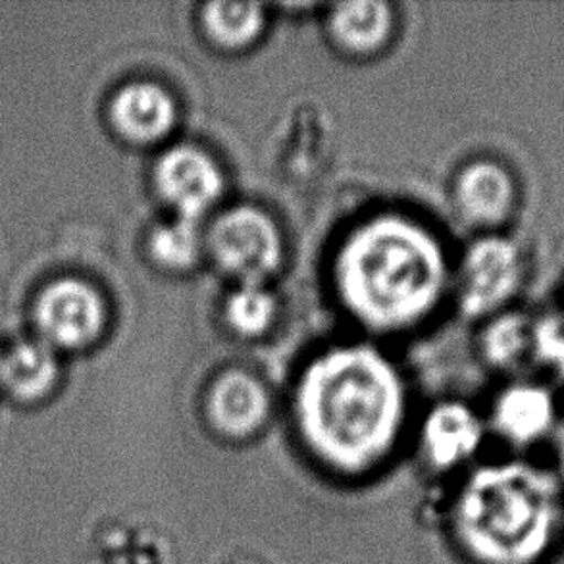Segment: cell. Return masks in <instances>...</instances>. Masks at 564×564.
Segmentation results:
<instances>
[{
  "label": "cell",
  "mask_w": 564,
  "mask_h": 564,
  "mask_svg": "<svg viewBox=\"0 0 564 564\" xmlns=\"http://www.w3.org/2000/svg\"><path fill=\"white\" fill-rule=\"evenodd\" d=\"M308 445L339 470L375 466L393 447L406 411L395 365L370 345H339L303 370L295 395Z\"/></svg>",
  "instance_id": "1"
},
{
  "label": "cell",
  "mask_w": 564,
  "mask_h": 564,
  "mask_svg": "<svg viewBox=\"0 0 564 564\" xmlns=\"http://www.w3.org/2000/svg\"><path fill=\"white\" fill-rule=\"evenodd\" d=\"M449 283L440 239L401 214H378L345 237L334 285L347 313L368 329L401 332L426 321Z\"/></svg>",
  "instance_id": "2"
},
{
  "label": "cell",
  "mask_w": 564,
  "mask_h": 564,
  "mask_svg": "<svg viewBox=\"0 0 564 564\" xmlns=\"http://www.w3.org/2000/svg\"><path fill=\"white\" fill-rule=\"evenodd\" d=\"M455 527L481 564H543L564 538V486L530 460L481 466L458 496Z\"/></svg>",
  "instance_id": "3"
},
{
  "label": "cell",
  "mask_w": 564,
  "mask_h": 564,
  "mask_svg": "<svg viewBox=\"0 0 564 564\" xmlns=\"http://www.w3.org/2000/svg\"><path fill=\"white\" fill-rule=\"evenodd\" d=\"M214 262L239 283H267L283 260L275 221L254 206H234L220 214L205 236Z\"/></svg>",
  "instance_id": "4"
},
{
  "label": "cell",
  "mask_w": 564,
  "mask_h": 564,
  "mask_svg": "<svg viewBox=\"0 0 564 564\" xmlns=\"http://www.w3.org/2000/svg\"><path fill=\"white\" fill-rule=\"evenodd\" d=\"M522 275L519 245L496 234L480 237L468 247L460 267V311L468 318L496 314L517 295Z\"/></svg>",
  "instance_id": "5"
},
{
  "label": "cell",
  "mask_w": 564,
  "mask_h": 564,
  "mask_svg": "<svg viewBox=\"0 0 564 564\" xmlns=\"http://www.w3.org/2000/svg\"><path fill=\"white\" fill-rule=\"evenodd\" d=\"M154 185L176 216L198 221L218 203L224 177L210 154L197 147L176 145L156 161Z\"/></svg>",
  "instance_id": "6"
},
{
  "label": "cell",
  "mask_w": 564,
  "mask_h": 564,
  "mask_svg": "<svg viewBox=\"0 0 564 564\" xmlns=\"http://www.w3.org/2000/svg\"><path fill=\"white\" fill-rule=\"evenodd\" d=\"M35 318L46 344L79 349L99 337L105 326V305L91 285L58 280L39 297Z\"/></svg>",
  "instance_id": "7"
},
{
  "label": "cell",
  "mask_w": 564,
  "mask_h": 564,
  "mask_svg": "<svg viewBox=\"0 0 564 564\" xmlns=\"http://www.w3.org/2000/svg\"><path fill=\"white\" fill-rule=\"evenodd\" d=\"M497 434L512 447L527 449L557 434V401L550 389L532 381H517L497 395L491 411Z\"/></svg>",
  "instance_id": "8"
},
{
  "label": "cell",
  "mask_w": 564,
  "mask_h": 564,
  "mask_svg": "<svg viewBox=\"0 0 564 564\" xmlns=\"http://www.w3.org/2000/svg\"><path fill=\"white\" fill-rule=\"evenodd\" d=\"M455 200L460 214L474 226L497 228L517 208V184L501 164L476 161L458 174Z\"/></svg>",
  "instance_id": "9"
},
{
  "label": "cell",
  "mask_w": 564,
  "mask_h": 564,
  "mask_svg": "<svg viewBox=\"0 0 564 564\" xmlns=\"http://www.w3.org/2000/svg\"><path fill=\"white\" fill-rule=\"evenodd\" d=\"M116 131L133 143H154L174 130L176 100L162 85L133 82L116 93L110 105Z\"/></svg>",
  "instance_id": "10"
},
{
  "label": "cell",
  "mask_w": 564,
  "mask_h": 564,
  "mask_svg": "<svg viewBox=\"0 0 564 564\" xmlns=\"http://www.w3.org/2000/svg\"><path fill=\"white\" fill-rule=\"evenodd\" d=\"M206 412L221 434L243 437L267 420V389L243 370H228L214 380L206 395Z\"/></svg>",
  "instance_id": "11"
},
{
  "label": "cell",
  "mask_w": 564,
  "mask_h": 564,
  "mask_svg": "<svg viewBox=\"0 0 564 564\" xmlns=\"http://www.w3.org/2000/svg\"><path fill=\"white\" fill-rule=\"evenodd\" d=\"M484 442L480 416L465 403L447 401L430 412L422 427V443L430 460L440 468L463 465Z\"/></svg>",
  "instance_id": "12"
},
{
  "label": "cell",
  "mask_w": 564,
  "mask_h": 564,
  "mask_svg": "<svg viewBox=\"0 0 564 564\" xmlns=\"http://www.w3.org/2000/svg\"><path fill=\"white\" fill-rule=\"evenodd\" d=\"M391 8L378 0L344 2L329 12L332 37L351 53L378 51L391 35Z\"/></svg>",
  "instance_id": "13"
},
{
  "label": "cell",
  "mask_w": 564,
  "mask_h": 564,
  "mask_svg": "<svg viewBox=\"0 0 564 564\" xmlns=\"http://www.w3.org/2000/svg\"><path fill=\"white\" fill-rule=\"evenodd\" d=\"M58 365L43 341H25L0 359V381L18 401H37L53 389Z\"/></svg>",
  "instance_id": "14"
},
{
  "label": "cell",
  "mask_w": 564,
  "mask_h": 564,
  "mask_svg": "<svg viewBox=\"0 0 564 564\" xmlns=\"http://www.w3.org/2000/svg\"><path fill=\"white\" fill-rule=\"evenodd\" d=\"M200 22L213 43L221 48H245L251 45L267 25L264 7L259 2H208L203 7Z\"/></svg>",
  "instance_id": "15"
},
{
  "label": "cell",
  "mask_w": 564,
  "mask_h": 564,
  "mask_svg": "<svg viewBox=\"0 0 564 564\" xmlns=\"http://www.w3.org/2000/svg\"><path fill=\"white\" fill-rule=\"evenodd\" d=\"M534 322L517 313L497 314L481 334V355L499 370H511L532 359Z\"/></svg>",
  "instance_id": "16"
},
{
  "label": "cell",
  "mask_w": 564,
  "mask_h": 564,
  "mask_svg": "<svg viewBox=\"0 0 564 564\" xmlns=\"http://www.w3.org/2000/svg\"><path fill=\"white\" fill-rule=\"evenodd\" d=\"M205 247L197 220L180 218L161 224L149 237V252L156 264L169 270H185L197 262Z\"/></svg>",
  "instance_id": "17"
},
{
  "label": "cell",
  "mask_w": 564,
  "mask_h": 564,
  "mask_svg": "<svg viewBox=\"0 0 564 564\" xmlns=\"http://www.w3.org/2000/svg\"><path fill=\"white\" fill-rule=\"evenodd\" d=\"M275 313L278 303L267 283H239V288L231 291L224 308L229 328L247 337L264 334L272 326Z\"/></svg>",
  "instance_id": "18"
},
{
  "label": "cell",
  "mask_w": 564,
  "mask_h": 564,
  "mask_svg": "<svg viewBox=\"0 0 564 564\" xmlns=\"http://www.w3.org/2000/svg\"><path fill=\"white\" fill-rule=\"evenodd\" d=\"M532 359L564 383V318L545 316L534 322Z\"/></svg>",
  "instance_id": "19"
},
{
  "label": "cell",
  "mask_w": 564,
  "mask_h": 564,
  "mask_svg": "<svg viewBox=\"0 0 564 564\" xmlns=\"http://www.w3.org/2000/svg\"><path fill=\"white\" fill-rule=\"evenodd\" d=\"M555 447H557V468H555V473H557L564 486V422H561L557 434H555Z\"/></svg>",
  "instance_id": "20"
}]
</instances>
